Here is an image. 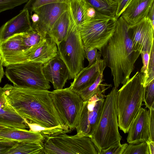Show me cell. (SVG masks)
<instances>
[{
  "label": "cell",
  "instance_id": "4fadbf2b",
  "mask_svg": "<svg viewBox=\"0 0 154 154\" xmlns=\"http://www.w3.org/2000/svg\"><path fill=\"white\" fill-rule=\"evenodd\" d=\"M57 54L56 43L47 35L46 38L37 44L24 51V63L32 62L41 63H47Z\"/></svg>",
  "mask_w": 154,
  "mask_h": 154
},
{
  "label": "cell",
  "instance_id": "cb8c5ba5",
  "mask_svg": "<svg viewBox=\"0 0 154 154\" xmlns=\"http://www.w3.org/2000/svg\"><path fill=\"white\" fill-rule=\"evenodd\" d=\"M44 143L18 141L6 154H42Z\"/></svg>",
  "mask_w": 154,
  "mask_h": 154
},
{
  "label": "cell",
  "instance_id": "bcb514c9",
  "mask_svg": "<svg viewBox=\"0 0 154 154\" xmlns=\"http://www.w3.org/2000/svg\"><path fill=\"white\" fill-rule=\"evenodd\" d=\"M112 1L115 2H117V0H110Z\"/></svg>",
  "mask_w": 154,
  "mask_h": 154
},
{
  "label": "cell",
  "instance_id": "7402d4cb",
  "mask_svg": "<svg viewBox=\"0 0 154 154\" xmlns=\"http://www.w3.org/2000/svg\"><path fill=\"white\" fill-rule=\"evenodd\" d=\"M68 4L71 17L77 26L88 21V3L85 0H69Z\"/></svg>",
  "mask_w": 154,
  "mask_h": 154
},
{
  "label": "cell",
  "instance_id": "836d02e7",
  "mask_svg": "<svg viewBox=\"0 0 154 154\" xmlns=\"http://www.w3.org/2000/svg\"><path fill=\"white\" fill-rule=\"evenodd\" d=\"M150 54V53L147 51L143 52L140 54L143 63V66L141 69L140 72L143 74L142 83L143 86L147 78Z\"/></svg>",
  "mask_w": 154,
  "mask_h": 154
},
{
  "label": "cell",
  "instance_id": "44dd1931",
  "mask_svg": "<svg viewBox=\"0 0 154 154\" xmlns=\"http://www.w3.org/2000/svg\"><path fill=\"white\" fill-rule=\"evenodd\" d=\"M70 22L69 10L63 12L54 24L48 34L58 45L66 37Z\"/></svg>",
  "mask_w": 154,
  "mask_h": 154
},
{
  "label": "cell",
  "instance_id": "e0dca14e",
  "mask_svg": "<svg viewBox=\"0 0 154 154\" xmlns=\"http://www.w3.org/2000/svg\"><path fill=\"white\" fill-rule=\"evenodd\" d=\"M29 11L23 9L0 27V42H3L16 34L28 32L32 29Z\"/></svg>",
  "mask_w": 154,
  "mask_h": 154
},
{
  "label": "cell",
  "instance_id": "ba28073f",
  "mask_svg": "<svg viewBox=\"0 0 154 154\" xmlns=\"http://www.w3.org/2000/svg\"><path fill=\"white\" fill-rule=\"evenodd\" d=\"M43 151L45 154H98L90 137L65 133L45 138Z\"/></svg>",
  "mask_w": 154,
  "mask_h": 154
},
{
  "label": "cell",
  "instance_id": "8fae6325",
  "mask_svg": "<svg viewBox=\"0 0 154 154\" xmlns=\"http://www.w3.org/2000/svg\"><path fill=\"white\" fill-rule=\"evenodd\" d=\"M69 9L68 3L65 2L52 3L36 8L33 12L38 15L39 19L36 23L32 24V26L43 40L59 17Z\"/></svg>",
  "mask_w": 154,
  "mask_h": 154
},
{
  "label": "cell",
  "instance_id": "74e56055",
  "mask_svg": "<svg viewBox=\"0 0 154 154\" xmlns=\"http://www.w3.org/2000/svg\"><path fill=\"white\" fill-rule=\"evenodd\" d=\"M149 125L150 139L154 141V103L149 109Z\"/></svg>",
  "mask_w": 154,
  "mask_h": 154
},
{
  "label": "cell",
  "instance_id": "f1b7e54d",
  "mask_svg": "<svg viewBox=\"0 0 154 154\" xmlns=\"http://www.w3.org/2000/svg\"><path fill=\"white\" fill-rule=\"evenodd\" d=\"M122 154H149L146 142L128 144Z\"/></svg>",
  "mask_w": 154,
  "mask_h": 154
},
{
  "label": "cell",
  "instance_id": "f6af8a7d",
  "mask_svg": "<svg viewBox=\"0 0 154 154\" xmlns=\"http://www.w3.org/2000/svg\"><path fill=\"white\" fill-rule=\"evenodd\" d=\"M8 140V139L4 138L0 136V141L5 140Z\"/></svg>",
  "mask_w": 154,
  "mask_h": 154
},
{
  "label": "cell",
  "instance_id": "4316f807",
  "mask_svg": "<svg viewBox=\"0 0 154 154\" xmlns=\"http://www.w3.org/2000/svg\"><path fill=\"white\" fill-rule=\"evenodd\" d=\"M26 122L30 131L40 133L45 139L51 136L62 133H67L61 127L47 128L41 126L37 124L28 122L26 120Z\"/></svg>",
  "mask_w": 154,
  "mask_h": 154
},
{
  "label": "cell",
  "instance_id": "e575fe53",
  "mask_svg": "<svg viewBox=\"0 0 154 154\" xmlns=\"http://www.w3.org/2000/svg\"><path fill=\"white\" fill-rule=\"evenodd\" d=\"M96 48H90L84 47L86 58L88 60L89 63L88 66H89L94 63L97 58H101L100 52L98 51Z\"/></svg>",
  "mask_w": 154,
  "mask_h": 154
},
{
  "label": "cell",
  "instance_id": "1f68e13d",
  "mask_svg": "<svg viewBox=\"0 0 154 154\" xmlns=\"http://www.w3.org/2000/svg\"><path fill=\"white\" fill-rule=\"evenodd\" d=\"M28 0H0V13L26 3Z\"/></svg>",
  "mask_w": 154,
  "mask_h": 154
},
{
  "label": "cell",
  "instance_id": "ee69618b",
  "mask_svg": "<svg viewBox=\"0 0 154 154\" xmlns=\"http://www.w3.org/2000/svg\"><path fill=\"white\" fill-rule=\"evenodd\" d=\"M14 128H9L7 127L2 126V125H0V132L4 131V130H8L9 129H13Z\"/></svg>",
  "mask_w": 154,
  "mask_h": 154
},
{
  "label": "cell",
  "instance_id": "5b68a950",
  "mask_svg": "<svg viewBox=\"0 0 154 154\" xmlns=\"http://www.w3.org/2000/svg\"><path fill=\"white\" fill-rule=\"evenodd\" d=\"M57 46V54L65 63L69 72V79H74L84 68L86 56L78 26L71 15L70 25L66 35Z\"/></svg>",
  "mask_w": 154,
  "mask_h": 154
},
{
  "label": "cell",
  "instance_id": "ab89813d",
  "mask_svg": "<svg viewBox=\"0 0 154 154\" xmlns=\"http://www.w3.org/2000/svg\"><path fill=\"white\" fill-rule=\"evenodd\" d=\"M146 17L149 20L154 27V3L151 7Z\"/></svg>",
  "mask_w": 154,
  "mask_h": 154
},
{
  "label": "cell",
  "instance_id": "6da1fadb",
  "mask_svg": "<svg viewBox=\"0 0 154 154\" xmlns=\"http://www.w3.org/2000/svg\"><path fill=\"white\" fill-rule=\"evenodd\" d=\"M17 113L28 122L47 128L61 127L67 133L48 90L20 88L7 84L2 88Z\"/></svg>",
  "mask_w": 154,
  "mask_h": 154
},
{
  "label": "cell",
  "instance_id": "83f0119b",
  "mask_svg": "<svg viewBox=\"0 0 154 154\" xmlns=\"http://www.w3.org/2000/svg\"><path fill=\"white\" fill-rule=\"evenodd\" d=\"M23 46L25 50L38 43L42 40L40 35L35 30L21 33Z\"/></svg>",
  "mask_w": 154,
  "mask_h": 154
},
{
  "label": "cell",
  "instance_id": "7c38bea8",
  "mask_svg": "<svg viewBox=\"0 0 154 154\" xmlns=\"http://www.w3.org/2000/svg\"><path fill=\"white\" fill-rule=\"evenodd\" d=\"M128 32L136 50L140 53L144 51L150 53L154 44V27L147 17L133 25L128 26Z\"/></svg>",
  "mask_w": 154,
  "mask_h": 154
},
{
  "label": "cell",
  "instance_id": "484cf974",
  "mask_svg": "<svg viewBox=\"0 0 154 154\" xmlns=\"http://www.w3.org/2000/svg\"><path fill=\"white\" fill-rule=\"evenodd\" d=\"M94 10L102 14L115 17L118 2L110 0H85Z\"/></svg>",
  "mask_w": 154,
  "mask_h": 154
},
{
  "label": "cell",
  "instance_id": "5bb4252c",
  "mask_svg": "<svg viewBox=\"0 0 154 154\" xmlns=\"http://www.w3.org/2000/svg\"><path fill=\"white\" fill-rule=\"evenodd\" d=\"M42 70L45 79L52 84L55 89L63 88L69 79L68 68L57 54L43 65Z\"/></svg>",
  "mask_w": 154,
  "mask_h": 154
},
{
  "label": "cell",
  "instance_id": "7bdbcfd3",
  "mask_svg": "<svg viewBox=\"0 0 154 154\" xmlns=\"http://www.w3.org/2000/svg\"><path fill=\"white\" fill-rule=\"evenodd\" d=\"M4 74L5 72L4 71L3 66L0 63V83L1 82L2 79L4 76Z\"/></svg>",
  "mask_w": 154,
  "mask_h": 154
},
{
  "label": "cell",
  "instance_id": "9a60e30c",
  "mask_svg": "<svg viewBox=\"0 0 154 154\" xmlns=\"http://www.w3.org/2000/svg\"><path fill=\"white\" fill-rule=\"evenodd\" d=\"M127 141L136 144L150 139L149 111L141 107L131 124L128 131Z\"/></svg>",
  "mask_w": 154,
  "mask_h": 154
},
{
  "label": "cell",
  "instance_id": "30bf717a",
  "mask_svg": "<svg viewBox=\"0 0 154 154\" xmlns=\"http://www.w3.org/2000/svg\"><path fill=\"white\" fill-rule=\"evenodd\" d=\"M105 92L97 93L83 101L78 123L75 129L79 135L91 137L100 118L106 96Z\"/></svg>",
  "mask_w": 154,
  "mask_h": 154
},
{
  "label": "cell",
  "instance_id": "52a82bcc",
  "mask_svg": "<svg viewBox=\"0 0 154 154\" xmlns=\"http://www.w3.org/2000/svg\"><path fill=\"white\" fill-rule=\"evenodd\" d=\"M43 65L32 62L11 65L6 67L5 74L14 86L48 90L51 86L44 75Z\"/></svg>",
  "mask_w": 154,
  "mask_h": 154
},
{
  "label": "cell",
  "instance_id": "9c48e42d",
  "mask_svg": "<svg viewBox=\"0 0 154 154\" xmlns=\"http://www.w3.org/2000/svg\"><path fill=\"white\" fill-rule=\"evenodd\" d=\"M50 95L64 125L70 131L79 121L83 101L80 96L68 87L55 89Z\"/></svg>",
  "mask_w": 154,
  "mask_h": 154
},
{
  "label": "cell",
  "instance_id": "4dcf8cb0",
  "mask_svg": "<svg viewBox=\"0 0 154 154\" xmlns=\"http://www.w3.org/2000/svg\"><path fill=\"white\" fill-rule=\"evenodd\" d=\"M154 80L145 87L143 101L146 108L149 109L154 103Z\"/></svg>",
  "mask_w": 154,
  "mask_h": 154
},
{
  "label": "cell",
  "instance_id": "277c9868",
  "mask_svg": "<svg viewBox=\"0 0 154 154\" xmlns=\"http://www.w3.org/2000/svg\"><path fill=\"white\" fill-rule=\"evenodd\" d=\"M118 89L114 87L106 95L100 119L90 137L100 154L101 151L120 142L122 137L118 130L116 95Z\"/></svg>",
  "mask_w": 154,
  "mask_h": 154
},
{
  "label": "cell",
  "instance_id": "d590c367",
  "mask_svg": "<svg viewBox=\"0 0 154 154\" xmlns=\"http://www.w3.org/2000/svg\"><path fill=\"white\" fill-rule=\"evenodd\" d=\"M128 144H121V142L115 144L107 149L101 151L100 154H122Z\"/></svg>",
  "mask_w": 154,
  "mask_h": 154
},
{
  "label": "cell",
  "instance_id": "60d3db41",
  "mask_svg": "<svg viewBox=\"0 0 154 154\" xmlns=\"http://www.w3.org/2000/svg\"><path fill=\"white\" fill-rule=\"evenodd\" d=\"M146 142L148 147L149 154H154V141L149 139Z\"/></svg>",
  "mask_w": 154,
  "mask_h": 154
},
{
  "label": "cell",
  "instance_id": "8992f818",
  "mask_svg": "<svg viewBox=\"0 0 154 154\" xmlns=\"http://www.w3.org/2000/svg\"><path fill=\"white\" fill-rule=\"evenodd\" d=\"M117 20L98 12L91 20L79 26L84 47L100 50L113 34Z\"/></svg>",
  "mask_w": 154,
  "mask_h": 154
},
{
  "label": "cell",
  "instance_id": "f35d334b",
  "mask_svg": "<svg viewBox=\"0 0 154 154\" xmlns=\"http://www.w3.org/2000/svg\"><path fill=\"white\" fill-rule=\"evenodd\" d=\"M132 0H120L118 2L116 14V18L118 19Z\"/></svg>",
  "mask_w": 154,
  "mask_h": 154
},
{
  "label": "cell",
  "instance_id": "d6986e66",
  "mask_svg": "<svg viewBox=\"0 0 154 154\" xmlns=\"http://www.w3.org/2000/svg\"><path fill=\"white\" fill-rule=\"evenodd\" d=\"M154 0H132L121 14L129 26L147 17Z\"/></svg>",
  "mask_w": 154,
  "mask_h": 154
},
{
  "label": "cell",
  "instance_id": "603a6c76",
  "mask_svg": "<svg viewBox=\"0 0 154 154\" xmlns=\"http://www.w3.org/2000/svg\"><path fill=\"white\" fill-rule=\"evenodd\" d=\"M25 50L22 44L21 34L15 35L0 42V58Z\"/></svg>",
  "mask_w": 154,
  "mask_h": 154
},
{
  "label": "cell",
  "instance_id": "ffe728a7",
  "mask_svg": "<svg viewBox=\"0 0 154 154\" xmlns=\"http://www.w3.org/2000/svg\"><path fill=\"white\" fill-rule=\"evenodd\" d=\"M0 136L10 140L44 143L45 138L38 132L26 130L9 129L0 132Z\"/></svg>",
  "mask_w": 154,
  "mask_h": 154
},
{
  "label": "cell",
  "instance_id": "2e32d148",
  "mask_svg": "<svg viewBox=\"0 0 154 154\" xmlns=\"http://www.w3.org/2000/svg\"><path fill=\"white\" fill-rule=\"evenodd\" d=\"M106 67L103 59L97 58L91 66L83 68L71 83L69 88L78 93L93 84Z\"/></svg>",
  "mask_w": 154,
  "mask_h": 154
},
{
  "label": "cell",
  "instance_id": "ac0fdd59",
  "mask_svg": "<svg viewBox=\"0 0 154 154\" xmlns=\"http://www.w3.org/2000/svg\"><path fill=\"white\" fill-rule=\"evenodd\" d=\"M0 125L19 130L29 128L26 119L19 115L9 103L3 88L0 87Z\"/></svg>",
  "mask_w": 154,
  "mask_h": 154
},
{
  "label": "cell",
  "instance_id": "d6a6232c",
  "mask_svg": "<svg viewBox=\"0 0 154 154\" xmlns=\"http://www.w3.org/2000/svg\"><path fill=\"white\" fill-rule=\"evenodd\" d=\"M154 80V44L152 47L148 66V73L146 81L144 85L145 87Z\"/></svg>",
  "mask_w": 154,
  "mask_h": 154
},
{
  "label": "cell",
  "instance_id": "3957f363",
  "mask_svg": "<svg viewBox=\"0 0 154 154\" xmlns=\"http://www.w3.org/2000/svg\"><path fill=\"white\" fill-rule=\"evenodd\" d=\"M142 75L137 71L117 92L118 127L125 134L128 133L131 124L142 105L145 89Z\"/></svg>",
  "mask_w": 154,
  "mask_h": 154
},
{
  "label": "cell",
  "instance_id": "7a4b0ae2",
  "mask_svg": "<svg viewBox=\"0 0 154 154\" xmlns=\"http://www.w3.org/2000/svg\"><path fill=\"white\" fill-rule=\"evenodd\" d=\"M128 28L122 17H119L113 34L99 51L106 67L111 70L114 87L117 88L130 79L140 54L133 47Z\"/></svg>",
  "mask_w": 154,
  "mask_h": 154
},
{
  "label": "cell",
  "instance_id": "b9f144b4",
  "mask_svg": "<svg viewBox=\"0 0 154 154\" xmlns=\"http://www.w3.org/2000/svg\"><path fill=\"white\" fill-rule=\"evenodd\" d=\"M31 18L32 22V24H34L38 22L39 19V17L36 14L34 13L31 16Z\"/></svg>",
  "mask_w": 154,
  "mask_h": 154
},
{
  "label": "cell",
  "instance_id": "f546056e",
  "mask_svg": "<svg viewBox=\"0 0 154 154\" xmlns=\"http://www.w3.org/2000/svg\"><path fill=\"white\" fill-rule=\"evenodd\" d=\"M69 0H28L24 6L23 9L33 12L36 8L45 5L57 2L68 3Z\"/></svg>",
  "mask_w": 154,
  "mask_h": 154
},
{
  "label": "cell",
  "instance_id": "7dc6e473",
  "mask_svg": "<svg viewBox=\"0 0 154 154\" xmlns=\"http://www.w3.org/2000/svg\"><path fill=\"white\" fill-rule=\"evenodd\" d=\"M120 0H117V2H118Z\"/></svg>",
  "mask_w": 154,
  "mask_h": 154
},
{
  "label": "cell",
  "instance_id": "d4e9b609",
  "mask_svg": "<svg viewBox=\"0 0 154 154\" xmlns=\"http://www.w3.org/2000/svg\"><path fill=\"white\" fill-rule=\"evenodd\" d=\"M103 81V72H102L93 84L77 94L80 96L83 101H84L89 100L97 93L105 92L106 90L112 86L111 84L106 83H102Z\"/></svg>",
  "mask_w": 154,
  "mask_h": 154
},
{
  "label": "cell",
  "instance_id": "8d00e7d4",
  "mask_svg": "<svg viewBox=\"0 0 154 154\" xmlns=\"http://www.w3.org/2000/svg\"><path fill=\"white\" fill-rule=\"evenodd\" d=\"M18 141L9 139L0 141V154H6Z\"/></svg>",
  "mask_w": 154,
  "mask_h": 154
}]
</instances>
